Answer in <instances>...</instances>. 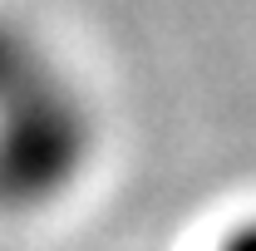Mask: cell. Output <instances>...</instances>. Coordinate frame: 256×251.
Instances as JSON below:
<instances>
[{
  "instance_id": "obj_1",
  "label": "cell",
  "mask_w": 256,
  "mask_h": 251,
  "mask_svg": "<svg viewBox=\"0 0 256 251\" xmlns=\"http://www.w3.org/2000/svg\"><path fill=\"white\" fill-rule=\"evenodd\" d=\"M98 153L84 84L40 34L0 10V207H50Z\"/></svg>"
}]
</instances>
